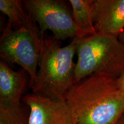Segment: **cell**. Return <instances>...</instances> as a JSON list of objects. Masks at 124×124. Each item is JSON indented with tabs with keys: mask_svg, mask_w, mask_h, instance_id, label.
I'll use <instances>...</instances> for the list:
<instances>
[{
	"mask_svg": "<svg viewBox=\"0 0 124 124\" xmlns=\"http://www.w3.org/2000/svg\"><path fill=\"white\" fill-rule=\"evenodd\" d=\"M117 78L95 74L70 88L65 101L74 124H117L124 114V92Z\"/></svg>",
	"mask_w": 124,
	"mask_h": 124,
	"instance_id": "1",
	"label": "cell"
},
{
	"mask_svg": "<svg viewBox=\"0 0 124 124\" xmlns=\"http://www.w3.org/2000/svg\"><path fill=\"white\" fill-rule=\"evenodd\" d=\"M80 39H72L62 46L53 36L41 38L38 75L31 87L33 93L65 101L66 94L74 85V58Z\"/></svg>",
	"mask_w": 124,
	"mask_h": 124,
	"instance_id": "2",
	"label": "cell"
},
{
	"mask_svg": "<svg viewBox=\"0 0 124 124\" xmlns=\"http://www.w3.org/2000/svg\"><path fill=\"white\" fill-rule=\"evenodd\" d=\"M77 54L74 84L93 74L118 78L124 73V44L118 37L95 33L82 38Z\"/></svg>",
	"mask_w": 124,
	"mask_h": 124,
	"instance_id": "3",
	"label": "cell"
},
{
	"mask_svg": "<svg viewBox=\"0 0 124 124\" xmlns=\"http://www.w3.org/2000/svg\"><path fill=\"white\" fill-rule=\"evenodd\" d=\"M41 39L36 23L31 16L16 29L8 23L0 40V56L18 65L28 74L31 87L37 79Z\"/></svg>",
	"mask_w": 124,
	"mask_h": 124,
	"instance_id": "4",
	"label": "cell"
},
{
	"mask_svg": "<svg viewBox=\"0 0 124 124\" xmlns=\"http://www.w3.org/2000/svg\"><path fill=\"white\" fill-rule=\"evenodd\" d=\"M24 7L40 29L41 38L49 31L58 40L82 38L89 36L78 27L72 13L64 3L56 0H25Z\"/></svg>",
	"mask_w": 124,
	"mask_h": 124,
	"instance_id": "5",
	"label": "cell"
},
{
	"mask_svg": "<svg viewBox=\"0 0 124 124\" xmlns=\"http://www.w3.org/2000/svg\"><path fill=\"white\" fill-rule=\"evenodd\" d=\"M22 100L29 108L28 124H74L66 101L35 93Z\"/></svg>",
	"mask_w": 124,
	"mask_h": 124,
	"instance_id": "6",
	"label": "cell"
},
{
	"mask_svg": "<svg viewBox=\"0 0 124 124\" xmlns=\"http://www.w3.org/2000/svg\"><path fill=\"white\" fill-rule=\"evenodd\" d=\"M97 33L118 38L124 31V0H91Z\"/></svg>",
	"mask_w": 124,
	"mask_h": 124,
	"instance_id": "7",
	"label": "cell"
},
{
	"mask_svg": "<svg viewBox=\"0 0 124 124\" xmlns=\"http://www.w3.org/2000/svg\"><path fill=\"white\" fill-rule=\"evenodd\" d=\"M25 72L16 71L4 62H0V105H21L20 102L27 86Z\"/></svg>",
	"mask_w": 124,
	"mask_h": 124,
	"instance_id": "8",
	"label": "cell"
},
{
	"mask_svg": "<svg viewBox=\"0 0 124 124\" xmlns=\"http://www.w3.org/2000/svg\"><path fill=\"white\" fill-rule=\"evenodd\" d=\"M74 19L78 27L89 35L97 33L91 12V0H70Z\"/></svg>",
	"mask_w": 124,
	"mask_h": 124,
	"instance_id": "9",
	"label": "cell"
},
{
	"mask_svg": "<svg viewBox=\"0 0 124 124\" xmlns=\"http://www.w3.org/2000/svg\"><path fill=\"white\" fill-rule=\"evenodd\" d=\"M0 10L8 17L9 23L16 27L24 24L31 17L25 11L23 1L18 0H0Z\"/></svg>",
	"mask_w": 124,
	"mask_h": 124,
	"instance_id": "10",
	"label": "cell"
},
{
	"mask_svg": "<svg viewBox=\"0 0 124 124\" xmlns=\"http://www.w3.org/2000/svg\"><path fill=\"white\" fill-rule=\"evenodd\" d=\"M0 124H28L21 105H0Z\"/></svg>",
	"mask_w": 124,
	"mask_h": 124,
	"instance_id": "11",
	"label": "cell"
},
{
	"mask_svg": "<svg viewBox=\"0 0 124 124\" xmlns=\"http://www.w3.org/2000/svg\"><path fill=\"white\" fill-rule=\"evenodd\" d=\"M117 82L119 88L124 92V73L117 79Z\"/></svg>",
	"mask_w": 124,
	"mask_h": 124,
	"instance_id": "12",
	"label": "cell"
},
{
	"mask_svg": "<svg viewBox=\"0 0 124 124\" xmlns=\"http://www.w3.org/2000/svg\"><path fill=\"white\" fill-rule=\"evenodd\" d=\"M118 39L120 40L124 44V31L120 34V35L118 36Z\"/></svg>",
	"mask_w": 124,
	"mask_h": 124,
	"instance_id": "13",
	"label": "cell"
},
{
	"mask_svg": "<svg viewBox=\"0 0 124 124\" xmlns=\"http://www.w3.org/2000/svg\"><path fill=\"white\" fill-rule=\"evenodd\" d=\"M117 124H124V114L121 116Z\"/></svg>",
	"mask_w": 124,
	"mask_h": 124,
	"instance_id": "14",
	"label": "cell"
}]
</instances>
